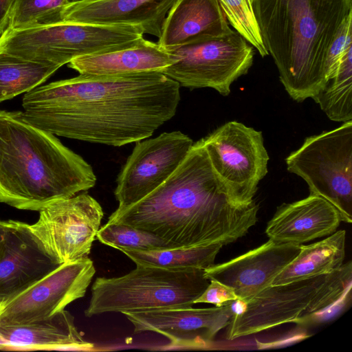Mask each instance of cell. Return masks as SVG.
<instances>
[{
	"mask_svg": "<svg viewBox=\"0 0 352 352\" xmlns=\"http://www.w3.org/2000/svg\"><path fill=\"white\" fill-rule=\"evenodd\" d=\"M180 85L162 72L81 75L25 94L23 118L70 139L121 146L148 138L177 111Z\"/></svg>",
	"mask_w": 352,
	"mask_h": 352,
	"instance_id": "cell-1",
	"label": "cell"
},
{
	"mask_svg": "<svg viewBox=\"0 0 352 352\" xmlns=\"http://www.w3.org/2000/svg\"><path fill=\"white\" fill-rule=\"evenodd\" d=\"M69 0H14L7 29L23 30L61 23L60 12Z\"/></svg>",
	"mask_w": 352,
	"mask_h": 352,
	"instance_id": "cell-25",
	"label": "cell"
},
{
	"mask_svg": "<svg viewBox=\"0 0 352 352\" xmlns=\"http://www.w3.org/2000/svg\"><path fill=\"white\" fill-rule=\"evenodd\" d=\"M177 0H75L63 7L62 22L140 25L159 38L164 19Z\"/></svg>",
	"mask_w": 352,
	"mask_h": 352,
	"instance_id": "cell-16",
	"label": "cell"
},
{
	"mask_svg": "<svg viewBox=\"0 0 352 352\" xmlns=\"http://www.w3.org/2000/svg\"><path fill=\"white\" fill-rule=\"evenodd\" d=\"M312 99L331 120H352V47L343 56L333 77Z\"/></svg>",
	"mask_w": 352,
	"mask_h": 352,
	"instance_id": "cell-24",
	"label": "cell"
},
{
	"mask_svg": "<svg viewBox=\"0 0 352 352\" xmlns=\"http://www.w3.org/2000/svg\"><path fill=\"white\" fill-rule=\"evenodd\" d=\"M137 142L117 178L114 191L119 204L117 210L137 203L162 184L193 144L191 138L179 131Z\"/></svg>",
	"mask_w": 352,
	"mask_h": 352,
	"instance_id": "cell-12",
	"label": "cell"
},
{
	"mask_svg": "<svg viewBox=\"0 0 352 352\" xmlns=\"http://www.w3.org/2000/svg\"><path fill=\"white\" fill-rule=\"evenodd\" d=\"M8 224V221H2L0 219V244L3 240Z\"/></svg>",
	"mask_w": 352,
	"mask_h": 352,
	"instance_id": "cell-31",
	"label": "cell"
},
{
	"mask_svg": "<svg viewBox=\"0 0 352 352\" xmlns=\"http://www.w3.org/2000/svg\"><path fill=\"white\" fill-rule=\"evenodd\" d=\"M60 67L0 54V102L34 89Z\"/></svg>",
	"mask_w": 352,
	"mask_h": 352,
	"instance_id": "cell-23",
	"label": "cell"
},
{
	"mask_svg": "<svg viewBox=\"0 0 352 352\" xmlns=\"http://www.w3.org/2000/svg\"><path fill=\"white\" fill-rule=\"evenodd\" d=\"M258 209L256 201L244 202L229 190L200 140L162 184L137 203L116 209L107 223L148 231L174 248L223 246L249 232Z\"/></svg>",
	"mask_w": 352,
	"mask_h": 352,
	"instance_id": "cell-2",
	"label": "cell"
},
{
	"mask_svg": "<svg viewBox=\"0 0 352 352\" xmlns=\"http://www.w3.org/2000/svg\"><path fill=\"white\" fill-rule=\"evenodd\" d=\"M218 1L227 21L235 31L255 47L262 57L268 55L250 0Z\"/></svg>",
	"mask_w": 352,
	"mask_h": 352,
	"instance_id": "cell-27",
	"label": "cell"
},
{
	"mask_svg": "<svg viewBox=\"0 0 352 352\" xmlns=\"http://www.w3.org/2000/svg\"><path fill=\"white\" fill-rule=\"evenodd\" d=\"M346 232L336 231L324 239L300 245L296 256L274 278L272 285H281L339 270L345 258Z\"/></svg>",
	"mask_w": 352,
	"mask_h": 352,
	"instance_id": "cell-21",
	"label": "cell"
},
{
	"mask_svg": "<svg viewBox=\"0 0 352 352\" xmlns=\"http://www.w3.org/2000/svg\"><path fill=\"white\" fill-rule=\"evenodd\" d=\"M174 62L171 53L157 43L143 38L122 50L78 57L70 61L68 67L81 75L116 76L162 72Z\"/></svg>",
	"mask_w": 352,
	"mask_h": 352,
	"instance_id": "cell-20",
	"label": "cell"
},
{
	"mask_svg": "<svg viewBox=\"0 0 352 352\" xmlns=\"http://www.w3.org/2000/svg\"><path fill=\"white\" fill-rule=\"evenodd\" d=\"M239 300L234 290L214 279H210L204 292L194 301V304L208 303L220 307L228 302Z\"/></svg>",
	"mask_w": 352,
	"mask_h": 352,
	"instance_id": "cell-29",
	"label": "cell"
},
{
	"mask_svg": "<svg viewBox=\"0 0 352 352\" xmlns=\"http://www.w3.org/2000/svg\"><path fill=\"white\" fill-rule=\"evenodd\" d=\"M218 0H177L163 23L157 44L167 51L232 32Z\"/></svg>",
	"mask_w": 352,
	"mask_h": 352,
	"instance_id": "cell-19",
	"label": "cell"
},
{
	"mask_svg": "<svg viewBox=\"0 0 352 352\" xmlns=\"http://www.w3.org/2000/svg\"><path fill=\"white\" fill-rule=\"evenodd\" d=\"M104 212L87 193L54 201L39 210L28 228L59 265L89 258Z\"/></svg>",
	"mask_w": 352,
	"mask_h": 352,
	"instance_id": "cell-9",
	"label": "cell"
},
{
	"mask_svg": "<svg viewBox=\"0 0 352 352\" xmlns=\"http://www.w3.org/2000/svg\"><path fill=\"white\" fill-rule=\"evenodd\" d=\"M14 0H0V34L7 29L9 16Z\"/></svg>",
	"mask_w": 352,
	"mask_h": 352,
	"instance_id": "cell-30",
	"label": "cell"
},
{
	"mask_svg": "<svg viewBox=\"0 0 352 352\" xmlns=\"http://www.w3.org/2000/svg\"><path fill=\"white\" fill-rule=\"evenodd\" d=\"M209 282L201 269L170 270L136 265L122 276L97 278L85 315L190 307Z\"/></svg>",
	"mask_w": 352,
	"mask_h": 352,
	"instance_id": "cell-6",
	"label": "cell"
},
{
	"mask_svg": "<svg viewBox=\"0 0 352 352\" xmlns=\"http://www.w3.org/2000/svg\"><path fill=\"white\" fill-rule=\"evenodd\" d=\"M280 81L298 102L326 84L329 48L352 11V0H250Z\"/></svg>",
	"mask_w": 352,
	"mask_h": 352,
	"instance_id": "cell-4",
	"label": "cell"
},
{
	"mask_svg": "<svg viewBox=\"0 0 352 352\" xmlns=\"http://www.w3.org/2000/svg\"><path fill=\"white\" fill-rule=\"evenodd\" d=\"M222 247L221 244H212L148 250L120 248L119 250L136 265L170 270H206L212 266Z\"/></svg>",
	"mask_w": 352,
	"mask_h": 352,
	"instance_id": "cell-22",
	"label": "cell"
},
{
	"mask_svg": "<svg viewBox=\"0 0 352 352\" xmlns=\"http://www.w3.org/2000/svg\"><path fill=\"white\" fill-rule=\"evenodd\" d=\"M351 23L352 11L343 21L329 48L325 65L327 82L333 77L343 56L352 47Z\"/></svg>",
	"mask_w": 352,
	"mask_h": 352,
	"instance_id": "cell-28",
	"label": "cell"
},
{
	"mask_svg": "<svg viewBox=\"0 0 352 352\" xmlns=\"http://www.w3.org/2000/svg\"><path fill=\"white\" fill-rule=\"evenodd\" d=\"M175 62L162 73L190 89L212 88L223 96L232 84L246 74L254 51L236 31L205 37L168 51Z\"/></svg>",
	"mask_w": 352,
	"mask_h": 352,
	"instance_id": "cell-8",
	"label": "cell"
},
{
	"mask_svg": "<svg viewBox=\"0 0 352 352\" xmlns=\"http://www.w3.org/2000/svg\"><path fill=\"white\" fill-rule=\"evenodd\" d=\"M96 273L87 258L58 265L26 289L0 304V322L25 324L47 319L82 298Z\"/></svg>",
	"mask_w": 352,
	"mask_h": 352,
	"instance_id": "cell-11",
	"label": "cell"
},
{
	"mask_svg": "<svg viewBox=\"0 0 352 352\" xmlns=\"http://www.w3.org/2000/svg\"><path fill=\"white\" fill-rule=\"evenodd\" d=\"M96 238L103 244L116 249L158 250L174 248L164 239L133 226L107 223L98 230Z\"/></svg>",
	"mask_w": 352,
	"mask_h": 352,
	"instance_id": "cell-26",
	"label": "cell"
},
{
	"mask_svg": "<svg viewBox=\"0 0 352 352\" xmlns=\"http://www.w3.org/2000/svg\"><path fill=\"white\" fill-rule=\"evenodd\" d=\"M233 301L209 308H170L123 314L133 324L135 333L155 332L168 338L173 345L199 346L212 341L228 325L234 314Z\"/></svg>",
	"mask_w": 352,
	"mask_h": 352,
	"instance_id": "cell-13",
	"label": "cell"
},
{
	"mask_svg": "<svg viewBox=\"0 0 352 352\" xmlns=\"http://www.w3.org/2000/svg\"><path fill=\"white\" fill-rule=\"evenodd\" d=\"M96 182L91 165L55 135L30 124L22 111L0 110V202L39 211Z\"/></svg>",
	"mask_w": 352,
	"mask_h": 352,
	"instance_id": "cell-3",
	"label": "cell"
},
{
	"mask_svg": "<svg viewBox=\"0 0 352 352\" xmlns=\"http://www.w3.org/2000/svg\"><path fill=\"white\" fill-rule=\"evenodd\" d=\"M8 221L0 244V304L60 265L47 253L28 223Z\"/></svg>",
	"mask_w": 352,
	"mask_h": 352,
	"instance_id": "cell-15",
	"label": "cell"
},
{
	"mask_svg": "<svg viewBox=\"0 0 352 352\" xmlns=\"http://www.w3.org/2000/svg\"><path fill=\"white\" fill-rule=\"evenodd\" d=\"M352 264L329 274L271 285L252 297L236 300L226 327L233 340L289 322L305 326L351 292Z\"/></svg>",
	"mask_w": 352,
	"mask_h": 352,
	"instance_id": "cell-5",
	"label": "cell"
},
{
	"mask_svg": "<svg viewBox=\"0 0 352 352\" xmlns=\"http://www.w3.org/2000/svg\"><path fill=\"white\" fill-rule=\"evenodd\" d=\"M338 210L324 199L312 194L277 208L265 234L278 243L299 244L335 232L341 222Z\"/></svg>",
	"mask_w": 352,
	"mask_h": 352,
	"instance_id": "cell-17",
	"label": "cell"
},
{
	"mask_svg": "<svg viewBox=\"0 0 352 352\" xmlns=\"http://www.w3.org/2000/svg\"><path fill=\"white\" fill-rule=\"evenodd\" d=\"M285 162L289 172L305 181L310 194L329 202L342 221L352 222V120L307 137Z\"/></svg>",
	"mask_w": 352,
	"mask_h": 352,
	"instance_id": "cell-7",
	"label": "cell"
},
{
	"mask_svg": "<svg viewBox=\"0 0 352 352\" xmlns=\"http://www.w3.org/2000/svg\"><path fill=\"white\" fill-rule=\"evenodd\" d=\"M201 140L214 170L229 190L244 202L255 201L270 160L262 132L230 121Z\"/></svg>",
	"mask_w": 352,
	"mask_h": 352,
	"instance_id": "cell-10",
	"label": "cell"
},
{
	"mask_svg": "<svg viewBox=\"0 0 352 352\" xmlns=\"http://www.w3.org/2000/svg\"><path fill=\"white\" fill-rule=\"evenodd\" d=\"M300 245L269 239L263 245L227 262L204 270L214 279L232 287L245 300L271 286L274 278L298 254Z\"/></svg>",
	"mask_w": 352,
	"mask_h": 352,
	"instance_id": "cell-14",
	"label": "cell"
},
{
	"mask_svg": "<svg viewBox=\"0 0 352 352\" xmlns=\"http://www.w3.org/2000/svg\"><path fill=\"white\" fill-rule=\"evenodd\" d=\"M85 340L65 309L44 320L25 324L0 322V350H87Z\"/></svg>",
	"mask_w": 352,
	"mask_h": 352,
	"instance_id": "cell-18",
	"label": "cell"
}]
</instances>
